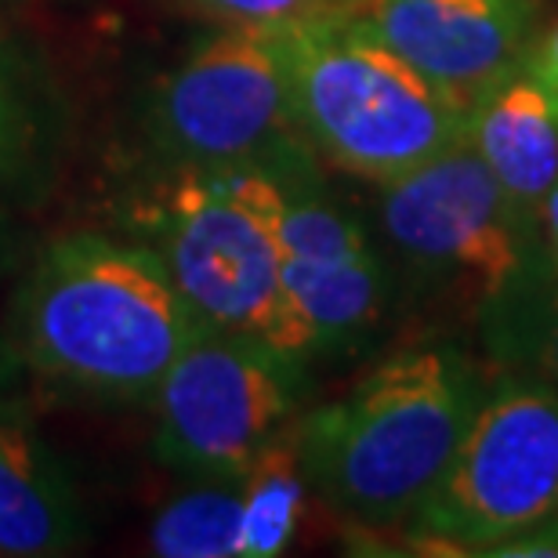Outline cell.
Returning a JSON list of instances; mask_svg holds the SVG:
<instances>
[{"instance_id":"52a82bcc","label":"cell","mask_w":558,"mask_h":558,"mask_svg":"<svg viewBox=\"0 0 558 558\" xmlns=\"http://www.w3.org/2000/svg\"><path fill=\"white\" fill-rule=\"evenodd\" d=\"M156 407V457L189 478H240L298 407V363L262 341L199 323L167 366Z\"/></svg>"},{"instance_id":"9c48e42d","label":"cell","mask_w":558,"mask_h":558,"mask_svg":"<svg viewBox=\"0 0 558 558\" xmlns=\"http://www.w3.org/2000/svg\"><path fill=\"white\" fill-rule=\"evenodd\" d=\"M272 182L279 185V272L312 338V355L352 349L385 312V265L360 221L327 196L319 167Z\"/></svg>"},{"instance_id":"8fae6325","label":"cell","mask_w":558,"mask_h":558,"mask_svg":"<svg viewBox=\"0 0 558 558\" xmlns=\"http://www.w3.org/2000/svg\"><path fill=\"white\" fill-rule=\"evenodd\" d=\"M468 145L511 204L537 218L544 193L558 182V92L522 62L468 106Z\"/></svg>"},{"instance_id":"8992f818","label":"cell","mask_w":558,"mask_h":558,"mask_svg":"<svg viewBox=\"0 0 558 558\" xmlns=\"http://www.w3.org/2000/svg\"><path fill=\"white\" fill-rule=\"evenodd\" d=\"M558 515V388L508 374L489 388L457 457L414 515L424 541L486 555Z\"/></svg>"},{"instance_id":"4fadbf2b","label":"cell","mask_w":558,"mask_h":558,"mask_svg":"<svg viewBox=\"0 0 558 558\" xmlns=\"http://www.w3.org/2000/svg\"><path fill=\"white\" fill-rule=\"evenodd\" d=\"M305 489L308 483L298 461L294 424H290L240 475V558H272L290 548L305 508Z\"/></svg>"},{"instance_id":"6da1fadb","label":"cell","mask_w":558,"mask_h":558,"mask_svg":"<svg viewBox=\"0 0 558 558\" xmlns=\"http://www.w3.org/2000/svg\"><path fill=\"white\" fill-rule=\"evenodd\" d=\"M11 323L40 377L109 403H149L204 319L149 243L70 232L37 254Z\"/></svg>"},{"instance_id":"277c9868","label":"cell","mask_w":558,"mask_h":558,"mask_svg":"<svg viewBox=\"0 0 558 558\" xmlns=\"http://www.w3.org/2000/svg\"><path fill=\"white\" fill-rule=\"evenodd\" d=\"M276 215L279 185L262 171H171L142 204V229L196 319L301 366L312 338L279 272Z\"/></svg>"},{"instance_id":"5b68a950","label":"cell","mask_w":558,"mask_h":558,"mask_svg":"<svg viewBox=\"0 0 558 558\" xmlns=\"http://www.w3.org/2000/svg\"><path fill=\"white\" fill-rule=\"evenodd\" d=\"M149 138L171 171L287 178L319 167L298 131L272 29L221 26L199 40L156 87Z\"/></svg>"},{"instance_id":"7c38bea8","label":"cell","mask_w":558,"mask_h":558,"mask_svg":"<svg viewBox=\"0 0 558 558\" xmlns=\"http://www.w3.org/2000/svg\"><path fill=\"white\" fill-rule=\"evenodd\" d=\"M84 537L62 468L22 428L0 421V555H62Z\"/></svg>"},{"instance_id":"2e32d148","label":"cell","mask_w":558,"mask_h":558,"mask_svg":"<svg viewBox=\"0 0 558 558\" xmlns=\"http://www.w3.org/2000/svg\"><path fill=\"white\" fill-rule=\"evenodd\" d=\"M218 26H247V29H287L316 19L352 15L360 0H182Z\"/></svg>"},{"instance_id":"e0dca14e","label":"cell","mask_w":558,"mask_h":558,"mask_svg":"<svg viewBox=\"0 0 558 558\" xmlns=\"http://www.w3.org/2000/svg\"><path fill=\"white\" fill-rule=\"evenodd\" d=\"M37 149V117L15 65L0 54V185L15 182Z\"/></svg>"},{"instance_id":"30bf717a","label":"cell","mask_w":558,"mask_h":558,"mask_svg":"<svg viewBox=\"0 0 558 558\" xmlns=\"http://www.w3.org/2000/svg\"><path fill=\"white\" fill-rule=\"evenodd\" d=\"M349 19L464 106L541 37L537 0H360Z\"/></svg>"},{"instance_id":"5bb4252c","label":"cell","mask_w":558,"mask_h":558,"mask_svg":"<svg viewBox=\"0 0 558 558\" xmlns=\"http://www.w3.org/2000/svg\"><path fill=\"white\" fill-rule=\"evenodd\" d=\"M489 349L505 360L533 363L537 377L558 388V272L544 254L486 305Z\"/></svg>"},{"instance_id":"7a4b0ae2","label":"cell","mask_w":558,"mask_h":558,"mask_svg":"<svg viewBox=\"0 0 558 558\" xmlns=\"http://www.w3.org/2000/svg\"><path fill=\"white\" fill-rule=\"evenodd\" d=\"M483 396V377L457 344L396 352L349 396L294 424L308 489L366 530L414 522Z\"/></svg>"},{"instance_id":"ba28073f","label":"cell","mask_w":558,"mask_h":558,"mask_svg":"<svg viewBox=\"0 0 558 558\" xmlns=\"http://www.w3.org/2000/svg\"><path fill=\"white\" fill-rule=\"evenodd\" d=\"M381 226L410 262L472 279L483 305L541 258L537 218L511 204L468 138L381 185Z\"/></svg>"},{"instance_id":"3957f363","label":"cell","mask_w":558,"mask_h":558,"mask_svg":"<svg viewBox=\"0 0 558 558\" xmlns=\"http://www.w3.org/2000/svg\"><path fill=\"white\" fill-rule=\"evenodd\" d=\"M301 138L319 160L388 185L468 131V106L349 15L272 29Z\"/></svg>"},{"instance_id":"9a60e30c","label":"cell","mask_w":558,"mask_h":558,"mask_svg":"<svg viewBox=\"0 0 558 558\" xmlns=\"http://www.w3.org/2000/svg\"><path fill=\"white\" fill-rule=\"evenodd\" d=\"M243 494L240 478H204V486L171 500L153 522V555L163 558H240Z\"/></svg>"},{"instance_id":"ac0fdd59","label":"cell","mask_w":558,"mask_h":558,"mask_svg":"<svg viewBox=\"0 0 558 558\" xmlns=\"http://www.w3.org/2000/svg\"><path fill=\"white\" fill-rule=\"evenodd\" d=\"M486 555L500 558H537V555H558V515L537 522V526L515 533V537L494 544Z\"/></svg>"},{"instance_id":"d6986e66","label":"cell","mask_w":558,"mask_h":558,"mask_svg":"<svg viewBox=\"0 0 558 558\" xmlns=\"http://www.w3.org/2000/svg\"><path fill=\"white\" fill-rule=\"evenodd\" d=\"M537 236H541V254L551 265V272H558V182L544 193L537 207Z\"/></svg>"},{"instance_id":"ffe728a7","label":"cell","mask_w":558,"mask_h":558,"mask_svg":"<svg viewBox=\"0 0 558 558\" xmlns=\"http://www.w3.org/2000/svg\"><path fill=\"white\" fill-rule=\"evenodd\" d=\"M530 65L537 70L544 81H548L555 92H558V22L548 29V33H541L537 44H533V51H530Z\"/></svg>"}]
</instances>
